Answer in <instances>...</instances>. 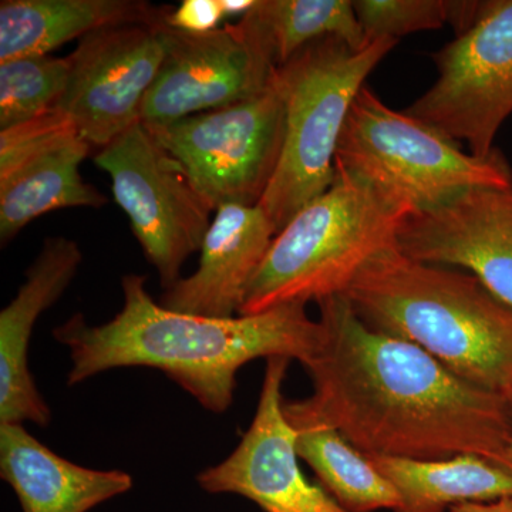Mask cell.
<instances>
[{
    "label": "cell",
    "mask_w": 512,
    "mask_h": 512,
    "mask_svg": "<svg viewBox=\"0 0 512 512\" xmlns=\"http://www.w3.org/2000/svg\"><path fill=\"white\" fill-rule=\"evenodd\" d=\"M296 450L312 468L320 485L350 512L399 511L396 487L338 431H298Z\"/></svg>",
    "instance_id": "ffe728a7"
},
{
    "label": "cell",
    "mask_w": 512,
    "mask_h": 512,
    "mask_svg": "<svg viewBox=\"0 0 512 512\" xmlns=\"http://www.w3.org/2000/svg\"><path fill=\"white\" fill-rule=\"evenodd\" d=\"M275 235L259 205H222L202 242L197 271L167 289L161 305L205 318L238 316Z\"/></svg>",
    "instance_id": "2e32d148"
},
{
    "label": "cell",
    "mask_w": 512,
    "mask_h": 512,
    "mask_svg": "<svg viewBox=\"0 0 512 512\" xmlns=\"http://www.w3.org/2000/svg\"><path fill=\"white\" fill-rule=\"evenodd\" d=\"M94 164L109 174L114 200L167 291L180 281L184 262L201 251L215 211L141 121L101 148Z\"/></svg>",
    "instance_id": "52a82bcc"
},
{
    "label": "cell",
    "mask_w": 512,
    "mask_h": 512,
    "mask_svg": "<svg viewBox=\"0 0 512 512\" xmlns=\"http://www.w3.org/2000/svg\"><path fill=\"white\" fill-rule=\"evenodd\" d=\"M147 128L183 164L212 210L228 204L255 207L281 160L285 104L274 79L252 99Z\"/></svg>",
    "instance_id": "ba28073f"
},
{
    "label": "cell",
    "mask_w": 512,
    "mask_h": 512,
    "mask_svg": "<svg viewBox=\"0 0 512 512\" xmlns=\"http://www.w3.org/2000/svg\"><path fill=\"white\" fill-rule=\"evenodd\" d=\"M69 74V57L23 56L0 62V130L55 109Z\"/></svg>",
    "instance_id": "7402d4cb"
},
{
    "label": "cell",
    "mask_w": 512,
    "mask_h": 512,
    "mask_svg": "<svg viewBox=\"0 0 512 512\" xmlns=\"http://www.w3.org/2000/svg\"><path fill=\"white\" fill-rule=\"evenodd\" d=\"M0 477L23 512H89L134 484L126 471L93 470L60 457L18 423L0 424Z\"/></svg>",
    "instance_id": "e0dca14e"
},
{
    "label": "cell",
    "mask_w": 512,
    "mask_h": 512,
    "mask_svg": "<svg viewBox=\"0 0 512 512\" xmlns=\"http://www.w3.org/2000/svg\"><path fill=\"white\" fill-rule=\"evenodd\" d=\"M335 167L375 185L414 211L431 210L474 188H512V170L495 148L466 153L453 138L390 109L363 87L340 136Z\"/></svg>",
    "instance_id": "8992f818"
},
{
    "label": "cell",
    "mask_w": 512,
    "mask_h": 512,
    "mask_svg": "<svg viewBox=\"0 0 512 512\" xmlns=\"http://www.w3.org/2000/svg\"><path fill=\"white\" fill-rule=\"evenodd\" d=\"M224 18L242 19L254 8L256 0H220Z\"/></svg>",
    "instance_id": "484cf974"
},
{
    "label": "cell",
    "mask_w": 512,
    "mask_h": 512,
    "mask_svg": "<svg viewBox=\"0 0 512 512\" xmlns=\"http://www.w3.org/2000/svg\"><path fill=\"white\" fill-rule=\"evenodd\" d=\"M252 13L278 67L325 37H338L355 49L367 45L350 0H256Z\"/></svg>",
    "instance_id": "44dd1931"
},
{
    "label": "cell",
    "mask_w": 512,
    "mask_h": 512,
    "mask_svg": "<svg viewBox=\"0 0 512 512\" xmlns=\"http://www.w3.org/2000/svg\"><path fill=\"white\" fill-rule=\"evenodd\" d=\"M412 212L406 202L336 170L329 190L275 235L239 315L343 295L370 259L396 247Z\"/></svg>",
    "instance_id": "277c9868"
},
{
    "label": "cell",
    "mask_w": 512,
    "mask_h": 512,
    "mask_svg": "<svg viewBox=\"0 0 512 512\" xmlns=\"http://www.w3.org/2000/svg\"><path fill=\"white\" fill-rule=\"evenodd\" d=\"M397 42L379 39L355 49L338 37H325L276 70L285 104V141L259 202L276 234L335 181L336 153L350 109L369 74Z\"/></svg>",
    "instance_id": "5b68a950"
},
{
    "label": "cell",
    "mask_w": 512,
    "mask_h": 512,
    "mask_svg": "<svg viewBox=\"0 0 512 512\" xmlns=\"http://www.w3.org/2000/svg\"><path fill=\"white\" fill-rule=\"evenodd\" d=\"M396 248L423 264L467 269L512 308V188H474L412 212Z\"/></svg>",
    "instance_id": "5bb4252c"
},
{
    "label": "cell",
    "mask_w": 512,
    "mask_h": 512,
    "mask_svg": "<svg viewBox=\"0 0 512 512\" xmlns=\"http://www.w3.org/2000/svg\"><path fill=\"white\" fill-rule=\"evenodd\" d=\"M173 9L144 0H3L0 3V62L45 56L111 26L168 25Z\"/></svg>",
    "instance_id": "ac0fdd59"
},
{
    "label": "cell",
    "mask_w": 512,
    "mask_h": 512,
    "mask_svg": "<svg viewBox=\"0 0 512 512\" xmlns=\"http://www.w3.org/2000/svg\"><path fill=\"white\" fill-rule=\"evenodd\" d=\"M87 143L63 111L0 130V239L8 244L26 225L63 208H100L103 192L87 184L80 165Z\"/></svg>",
    "instance_id": "4fadbf2b"
},
{
    "label": "cell",
    "mask_w": 512,
    "mask_h": 512,
    "mask_svg": "<svg viewBox=\"0 0 512 512\" xmlns=\"http://www.w3.org/2000/svg\"><path fill=\"white\" fill-rule=\"evenodd\" d=\"M318 306L322 339L303 365L312 393L284 404L293 429L336 430L366 456H478L507 468L511 400L370 328L343 295Z\"/></svg>",
    "instance_id": "6da1fadb"
},
{
    "label": "cell",
    "mask_w": 512,
    "mask_h": 512,
    "mask_svg": "<svg viewBox=\"0 0 512 512\" xmlns=\"http://www.w3.org/2000/svg\"><path fill=\"white\" fill-rule=\"evenodd\" d=\"M431 59L436 82L404 111L474 156L493 153L512 114V0L481 2L476 22Z\"/></svg>",
    "instance_id": "9c48e42d"
},
{
    "label": "cell",
    "mask_w": 512,
    "mask_h": 512,
    "mask_svg": "<svg viewBox=\"0 0 512 512\" xmlns=\"http://www.w3.org/2000/svg\"><path fill=\"white\" fill-rule=\"evenodd\" d=\"M454 2L450 0H356L357 20L366 42L399 40L402 36L451 25Z\"/></svg>",
    "instance_id": "603a6c76"
},
{
    "label": "cell",
    "mask_w": 512,
    "mask_h": 512,
    "mask_svg": "<svg viewBox=\"0 0 512 512\" xmlns=\"http://www.w3.org/2000/svg\"><path fill=\"white\" fill-rule=\"evenodd\" d=\"M220 0H184L168 16V26L188 33H205L220 28L224 20Z\"/></svg>",
    "instance_id": "cb8c5ba5"
},
{
    "label": "cell",
    "mask_w": 512,
    "mask_h": 512,
    "mask_svg": "<svg viewBox=\"0 0 512 512\" xmlns=\"http://www.w3.org/2000/svg\"><path fill=\"white\" fill-rule=\"evenodd\" d=\"M366 457L396 487L402 498L396 512H444L461 504L512 497V471L478 456L444 460Z\"/></svg>",
    "instance_id": "d6986e66"
},
{
    "label": "cell",
    "mask_w": 512,
    "mask_h": 512,
    "mask_svg": "<svg viewBox=\"0 0 512 512\" xmlns=\"http://www.w3.org/2000/svg\"><path fill=\"white\" fill-rule=\"evenodd\" d=\"M370 328L407 340L512 402V308L476 278L396 247L370 259L343 293Z\"/></svg>",
    "instance_id": "3957f363"
},
{
    "label": "cell",
    "mask_w": 512,
    "mask_h": 512,
    "mask_svg": "<svg viewBox=\"0 0 512 512\" xmlns=\"http://www.w3.org/2000/svg\"><path fill=\"white\" fill-rule=\"evenodd\" d=\"M254 9V8H252ZM164 59L141 107L140 121L164 126L264 93L275 57L254 13L205 33L164 26Z\"/></svg>",
    "instance_id": "30bf717a"
},
{
    "label": "cell",
    "mask_w": 512,
    "mask_h": 512,
    "mask_svg": "<svg viewBox=\"0 0 512 512\" xmlns=\"http://www.w3.org/2000/svg\"><path fill=\"white\" fill-rule=\"evenodd\" d=\"M146 285V276L126 275L123 308L113 319L90 325L76 313L53 330L57 342L69 348V386L117 367H153L205 410L221 414L234 403L239 370L252 360L286 357L305 365L319 348L322 326L309 318L303 303L205 318L165 309Z\"/></svg>",
    "instance_id": "7a4b0ae2"
},
{
    "label": "cell",
    "mask_w": 512,
    "mask_h": 512,
    "mask_svg": "<svg viewBox=\"0 0 512 512\" xmlns=\"http://www.w3.org/2000/svg\"><path fill=\"white\" fill-rule=\"evenodd\" d=\"M507 468H508V470L512 471V402H511V437H510V444H508Z\"/></svg>",
    "instance_id": "4316f807"
},
{
    "label": "cell",
    "mask_w": 512,
    "mask_h": 512,
    "mask_svg": "<svg viewBox=\"0 0 512 512\" xmlns=\"http://www.w3.org/2000/svg\"><path fill=\"white\" fill-rule=\"evenodd\" d=\"M289 362L266 360L251 426L225 460L198 474V485L210 494L241 495L264 512H350L303 474L298 431L286 419L282 396Z\"/></svg>",
    "instance_id": "7c38bea8"
},
{
    "label": "cell",
    "mask_w": 512,
    "mask_h": 512,
    "mask_svg": "<svg viewBox=\"0 0 512 512\" xmlns=\"http://www.w3.org/2000/svg\"><path fill=\"white\" fill-rule=\"evenodd\" d=\"M82 261L73 239L47 238L18 295L0 312V424L49 426L52 412L30 373V339L37 319L59 301Z\"/></svg>",
    "instance_id": "9a60e30c"
},
{
    "label": "cell",
    "mask_w": 512,
    "mask_h": 512,
    "mask_svg": "<svg viewBox=\"0 0 512 512\" xmlns=\"http://www.w3.org/2000/svg\"><path fill=\"white\" fill-rule=\"evenodd\" d=\"M163 28L111 26L77 43L56 109L73 121L90 146H109L140 123L143 101L164 59Z\"/></svg>",
    "instance_id": "8fae6325"
},
{
    "label": "cell",
    "mask_w": 512,
    "mask_h": 512,
    "mask_svg": "<svg viewBox=\"0 0 512 512\" xmlns=\"http://www.w3.org/2000/svg\"><path fill=\"white\" fill-rule=\"evenodd\" d=\"M448 512H512V497L491 501V503L461 504Z\"/></svg>",
    "instance_id": "d4e9b609"
}]
</instances>
